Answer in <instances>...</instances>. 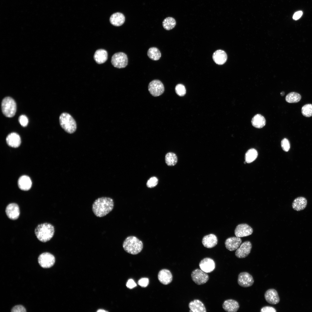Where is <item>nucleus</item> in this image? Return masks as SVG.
I'll use <instances>...</instances> for the list:
<instances>
[{
	"label": "nucleus",
	"instance_id": "nucleus-1",
	"mask_svg": "<svg viewBox=\"0 0 312 312\" xmlns=\"http://www.w3.org/2000/svg\"><path fill=\"white\" fill-rule=\"evenodd\" d=\"M114 205V202L112 198L106 197L99 198L93 202L92 211L96 217H102L112 211Z\"/></svg>",
	"mask_w": 312,
	"mask_h": 312
},
{
	"label": "nucleus",
	"instance_id": "nucleus-2",
	"mask_svg": "<svg viewBox=\"0 0 312 312\" xmlns=\"http://www.w3.org/2000/svg\"><path fill=\"white\" fill-rule=\"evenodd\" d=\"M54 232L53 226L47 223L38 225L35 230V233L37 238L43 242L50 240L53 237Z\"/></svg>",
	"mask_w": 312,
	"mask_h": 312
},
{
	"label": "nucleus",
	"instance_id": "nucleus-3",
	"mask_svg": "<svg viewBox=\"0 0 312 312\" xmlns=\"http://www.w3.org/2000/svg\"><path fill=\"white\" fill-rule=\"evenodd\" d=\"M122 246L124 250L127 252L132 255H136L142 250L143 244L142 242L137 237L131 236L125 239Z\"/></svg>",
	"mask_w": 312,
	"mask_h": 312
},
{
	"label": "nucleus",
	"instance_id": "nucleus-4",
	"mask_svg": "<svg viewBox=\"0 0 312 312\" xmlns=\"http://www.w3.org/2000/svg\"><path fill=\"white\" fill-rule=\"evenodd\" d=\"M60 126L66 132L69 133H74L77 129L76 122L72 116L68 113H62L59 117Z\"/></svg>",
	"mask_w": 312,
	"mask_h": 312
},
{
	"label": "nucleus",
	"instance_id": "nucleus-5",
	"mask_svg": "<svg viewBox=\"0 0 312 312\" xmlns=\"http://www.w3.org/2000/svg\"><path fill=\"white\" fill-rule=\"evenodd\" d=\"M1 109L2 113L6 117H13L16 110V104L15 101L10 96L4 98L1 102Z\"/></svg>",
	"mask_w": 312,
	"mask_h": 312
},
{
	"label": "nucleus",
	"instance_id": "nucleus-6",
	"mask_svg": "<svg viewBox=\"0 0 312 312\" xmlns=\"http://www.w3.org/2000/svg\"><path fill=\"white\" fill-rule=\"evenodd\" d=\"M111 62L113 66L116 68H125L128 64L127 56L122 52L116 53L112 56Z\"/></svg>",
	"mask_w": 312,
	"mask_h": 312
},
{
	"label": "nucleus",
	"instance_id": "nucleus-7",
	"mask_svg": "<svg viewBox=\"0 0 312 312\" xmlns=\"http://www.w3.org/2000/svg\"><path fill=\"white\" fill-rule=\"evenodd\" d=\"M148 89L153 96L156 97L163 93L164 88L163 84L161 81L155 79L149 83Z\"/></svg>",
	"mask_w": 312,
	"mask_h": 312
},
{
	"label": "nucleus",
	"instance_id": "nucleus-8",
	"mask_svg": "<svg viewBox=\"0 0 312 312\" xmlns=\"http://www.w3.org/2000/svg\"><path fill=\"white\" fill-rule=\"evenodd\" d=\"M55 261L54 256L51 253L46 252L40 255L38 258V262L43 268H49L54 264Z\"/></svg>",
	"mask_w": 312,
	"mask_h": 312
},
{
	"label": "nucleus",
	"instance_id": "nucleus-9",
	"mask_svg": "<svg viewBox=\"0 0 312 312\" xmlns=\"http://www.w3.org/2000/svg\"><path fill=\"white\" fill-rule=\"evenodd\" d=\"M191 276L193 281L198 285H201L206 283L209 279L208 274L199 269L194 270L192 272Z\"/></svg>",
	"mask_w": 312,
	"mask_h": 312
},
{
	"label": "nucleus",
	"instance_id": "nucleus-10",
	"mask_svg": "<svg viewBox=\"0 0 312 312\" xmlns=\"http://www.w3.org/2000/svg\"><path fill=\"white\" fill-rule=\"evenodd\" d=\"M237 283L240 286L243 287H250L253 285L254 280L252 276L249 273L246 272H243L239 274Z\"/></svg>",
	"mask_w": 312,
	"mask_h": 312
},
{
	"label": "nucleus",
	"instance_id": "nucleus-11",
	"mask_svg": "<svg viewBox=\"0 0 312 312\" xmlns=\"http://www.w3.org/2000/svg\"><path fill=\"white\" fill-rule=\"evenodd\" d=\"M252 245L249 241L243 242L236 251L235 256L238 258H244L247 257L250 253Z\"/></svg>",
	"mask_w": 312,
	"mask_h": 312
},
{
	"label": "nucleus",
	"instance_id": "nucleus-12",
	"mask_svg": "<svg viewBox=\"0 0 312 312\" xmlns=\"http://www.w3.org/2000/svg\"><path fill=\"white\" fill-rule=\"evenodd\" d=\"M252 229L246 224H242L237 225L235 230L236 236L239 237H246L252 234Z\"/></svg>",
	"mask_w": 312,
	"mask_h": 312
},
{
	"label": "nucleus",
	"instance_id": "nucleus-13",
	"mask_svg": "<svg viewBox=\"0 0 312 312\" xmlns=\"http://www.w3.org/2000/svg\"><path fill=\"white\" fill-rule=\"evenodd\" d=\"M5 212L7 216L10 219L12 220L17 219L20 213L18 205L15 203L9 204L6 208Z\"/></svg>",
	"mask_w": 312,
	"mask_h": 312
},
{
	"label": "nucleus",
	"instance_id": "nucleus-14",
	"mask_svg": "<svg viewBox=\"0 0 312 312\" xmlns=\"http://www.w3.org/2000/svg\"><path fill=\"white\" fill-rule=\"evenodd\" d=\"M199 266L201 270L207 273L212 272L215 268V263L212 259L205 258L202 260L199 263Z\"/></svg>",
	"mask_w": 312,
	"mask_h": 312
},
{
	"label": "nucleus",
	"instance_id": "nucleus-15",
	"mask_svg": "<svg viewBox=\"0 0 312 312\" xmlns=\"http://www.w3.org/2000/svg\"><path fill=\"white\" fill-rule=\"evenodd\" d=\"M264 298L268 303L272 304H276L280 301V298L277 291L274 289H270L265 292Z\"/></svg>",
	"mask_w": 312,
	"mask_h": 312
},
{
	"label": "nucleus",
	"instance_id": "nucleus-16",
	"mask_svg": "<svg viewBox=\"0 0 312 312\" xmlns=\"http://www.w3.org/2000/svg\"><path fill=\"white\" fill-rule=\"evenodd\" d=\"M242 240L240 237H233L227 239L225 242V245L227 249L230 251L237 250L240 246Z\"/></svg>",
	"mask_w": 312,
	"mask_h": 312
},
{
	"label": "nucleus",
	"instance_id": "nucleus-17",
	"mask_svg": "<svg viewBox=\"0 0 312 312\" xmlns=\"http://www.w3.org/2000/svg\"><path fill=\"white\" fill-rule=\"evenodd\" d=\"M158 278L161 283L164 285H167L172 282V276L169 270L163 269L159 272L158 275Z\"/></svg>",
	"mask_w": 312,
	"mask_h": 312
},
{
	"label": "nucleus",
	"instance_id": "nucleus-18",
	"mask_svg": "<svg viewBox=\"0 0 312 312\" xmlns=\"http://www.w3.org/2000/svg\"><path fill=\"white\" fill-rule=\"evenodd\" d=\"M6 142L8 145L13 148H17L21 144V139L19 135L15 132L9 134L6 138Z\"/></svg>",
	"mask_w": 312,
	"mask_h": 312
},
{
	"label": "nucleus",
	"instance_id": "nucleus-19",
	"mask_svg": "<svg viewBox=\"0 0 312 312\" xmlns=\"http://www.w3.org/2000/svg\"><path fill=\"white\" fill-rule=\"evenodd\" d=\"M239 305L238 302L235 300L230 299L225 300L222 304V308L226 311L235 312L239 309Z\"/></svg>",
	"mask_w": 312,
	"mask_h": 312
},
{
	"label": "nucleus",
	"instance_id": "nucleus-20",
	"mask_svg": "<svg viewBox=\"0 0 312 312\" xmlns=\"http://www.w3.org/2000/svg\"><path fill=\"white\" fill-rule=\"evenodd\" d=\"M202 243L204 246L206 248H213L217 244V238L214 234H209L203 237L202 240Z\"/></svg>",
	"mask_w": 312,
	"mask_h": 312
},
{
	"label": "nucleus",
	"instance_id": "nucleus-21",
	"mask_svg": "<svg viewBox=\"0 0 312 312\" xmlns=\"http://www.w3.org/2000/svg\"><path fill=\"white\" fill-rule=\"evenodd\" d=\"M189 307L190 309L189 312H206L205 307L203 304L198 299H195L191 301L189 304Z\"/></svg>",
	"mask_w": 312,
	"mask_h": 312
},
{
	"label": "nucleus",
	"instance_id": "nucleus-22",
	"mask_svg": "<svg viewBox=\"0 0 312 312\" xmlns=\"http://www.w3.org/2000/svg\"><path fill=\"white\" fill-rule=\"evenodd\" d=\"M212 58L213 61L216 64L222 65L226 62L227 57L226 53L224 51L218 50L213 53Z\"/></svg>",
	"mask_w": 312,
	"mask_h": 312
},
{
	"label": "nucleus",
	"instance_id": "nucleus-23",
	"mask_svg": "<svg viewBox=\"0 0 312 312\" xmlns=\"http://www.w3.org/2000/svg\"><path fill=\"white\" fill-rule=\"evenodd\" d=\"M307 205V200L304 197L300 196L296 198L293 201L292 205L293 209L297 211L304 209Z\"/></svg>",
	"mask_w": 312,
	"mask_h": 312
},
{
	"label": "nucleus",
	"instance_id": "nucleus-24",
	"mask_svg": "<svg viewBox=\"0 0 312 312\" xmlns=\"http://www.w3.org/2000/svg\"><path fill=\"white\" fill-rule=\"evenodd\" d=\"M18 185L19 187L21 190L27 191L31 188L32 182L29 177L24 175L21 176L18 179Z\"/></svg>",
	"mask_w": 312,
	"mask_h": 312
},
{
	"label": "nucleus",
	"instance_id": "nucleus-25",
	"mask_svg": "<svg viewBox=\"0 0 312 312\" xmlns=\"http://www.w3.org/2000/svg\"><path fill=\"white\" fill-rule=\"evenodd\" d=\"M110 21L112 24L116 26H119L124 23L125 17L120 12H116L112 14L110 17Z\"/></svg>",
	"mask_w": 312,
	"mask_h": 312
},
{
	"label": "nucleus",
	"instance_id": "nucleus-26",
	"mask_svg": "<svg viewBox=\"0 0 312 312\" xmlns=\"http://www.w3.org/2000/svg\"><path fill=\"white\" fill-rule=\"evenodd\" d=\"M108 54L106 51L104 49H100L96 50L95 52L94 58L98 64H102L105 62L107 59Z\"/></svg>",
	"mask_w": 312,
	"mask_h": 312
},
{
	"label": "nucleus",
	"instance_id": "nucleus-27",
	"mask_svg": "<svg viewBox=\"0 0 312 312\" xmlns=\"http://www.w3.org/2000/svg\"><path fill=\"white\" fill-rule=\"evenodd\" d=\"M251 123L254 127L258 129L262 128L266 124V120L263 116L261 114H258L255 115L252 118Z\"/></svg>",
	"mask_w": 312,
	"mask_h": 312
},
{
	"label": "nucleus",
	"instance_id": "nucleus-28",
	"mask_svg": "<svg viewBox=\"0 0 312 312\" xmlns=\"http://www.w3.org/2000/svg\"><path fill=\"white\" fill-rule=\"evenodd\" d=\"M165 161L166 164L169 166L175 165L178 161L177 157L176 154L173 152H169L166 155Z\"/></svg>",
	"mask_w": 312,
	"mask_h": 312
},
{
	"label": "nucleus",
	"instance_id": "nucleus-29",
	"mask_svg": "<svg viewBox=\"0 0 312 312\" xmlns=\"http://www.w3.org/2000/svg\"><path fill=\"white\" fill-rule=\"evenodd\" d=\"M148 57L152 60H157L161 57V53L158 49L155 47L150 48L147 53Z\"/></svg>",
	"mask_w": 312,
	"mask_h": 312
},
{
	"label": "nucleus",
	"instance_id": "nucleus-30",
	"mask_svg": "<svg viewBox=\"0 0 312 312\" xmlns=\"http://www.w3.org/2000/svg\"><path fill=\"white\" fill-rule=\"evenodd\" d=\"M176 22L174 18L172 17H168L163 21L162 25L164 28L167 30L173 29L175 26Z\"/></svg>",
	"mask_w": 312,
	"mask_h": 312
},
{
	"label": "nucleus",
	"instance_id": "nucleus-31",
	"mask_svg": "<svg viewBox=\"0 0 312 312\" xmlns=\"http://www.w3.org/2000/svg\"><path fill=\"white\" fill-rule=\"evenodd\" d=\"M257 155L258 153L256 150L254 148H251L245 154V161L248 163H250L256 159Z\"/></svg>",
	"mask_w": 312,
	"mask_h": 312
},
{
	"label": "nucleus",
	"instance_id": "nucleus-32",
	"mask_svg": "<svg viewBox=\"0 0 312 312\" xmlns=\"http://www.w3.org/2000/svg\"><path fill=\"white\" fill-rule=\"evenodd\" d=\"M301 98V96L299 93L293 92L288 94L286 96L285 99L288 103H296L300 100Z\"/></svg>",
	"mask_w": 312,
	"mask_h": 312
},
{
	"label": "nucleus",
	"instance_id": "nucleus-33",
	"mask_svg": "<svg viewBox=\"0 0 312 312\" xmlns=\"http://www.w3.org/2000/svg\"><path fill=\"white\" fill-rule=\"evenodd\" d=\"M301 112L306 117L312 116V104H308L304 105L302 108Z\"/></svg>",
	"mask_w": 312,
	"mask_h": 312
},
{
	"label": "nucleus",
	"instance_id": "nucleus-34",
	"mask_svg": "<svg viewBox=\"0 0 312 312\" xmlns=\"http://www.w3.org/2000/svg\"><path fill=\"white\" fill-rule=\"evenodd\" d=\"M175 90L177 95L180 96H184L186 93L185 88L183 84H179L175 87Z\"/></svg>",
	"mask_w": 312,
	"mask_h": 312
},
{
	"label": "nucleus",
	"instance_id": "nucleus-35",
	"mask_svg": "<svg viewBox=\"0 0 312 312\" xmlns=\"http://www.w3.org/2000/svg\"><path fill=\"white\" fill-rule=\"evenodd\" d=\"M158 179L155 177H151L147 181L146 183L147 186L150 188H151L156 186L158 183Z\"/></svg>",
	"mask_w": 312,
	"mask_h": 312
},
{
	"label": "nucleus",
	"instance_id": "nucleus-36",
	"mask_svg": "<svg viewBox=\"0 0 312 312\" xmlns=\"http://www.w3.org/2000/svg\"><path fill=\"white\" fill-rule=\"evenodd\" d=\"M281 144L283 151L285 152L289 151L290 148V144L287 139L284 138L281 141Z\"/></svg>",
	"mask_w": 312,
	"mask_h": 312
},
{
	"label": "nucleus",
	"instance_id": "nucleus-37",
	"mask_svg": "<svg viewBox=\"0 0 312 312\" xmlns=\"http://www.w3.org/2000/svg\"><path fill=\"white\" fill-rule=\"evenodd\" d=\"M18 121L21 125L23 127L27 126L28 124V120L26 116L22 115L18 118Z\"/></svg>",
	"mask_w": 312,
	"mask_h": 312
},
{
	"label": "nucleus",
	"instance_id": "nucleus-38",
	"mask_svg": "<svg viewBox=\"0 0 312 312\" xmlns=\"http://www.w3.org/2000/svg\"><path fill=\"white\" fill-rule=\"evenodd\" d=\"M149 283V280L147 278H144L140 279L138 282V284L142 287H147Z\"/></svg>",
	"mask_w": 312,
	"mask_h": 312
},
{
	"label": "nucleus",
	"instance_id": "nucleus-39",
	"mask_svg": "<svg viewBox=\"0 0 312 312\" xmlns=\"http://www.w3.org/2000/svg\"><path fill=\"white\" fill-rule=\"evenodd\" d=\"M12 312H25L26 310L25 307L21 305H17L14 307L12 309Z\"/></svg>",
	"mask_w": 312,
	"mask_h": 312
},
{
	"label": "nucleus",
	"instance_id": "nucleus-40",
	"mask_svg": "<svg viewBox=\"0 0 312 312\" xmlns=\"http://www.w3.org/2000/svg\"><path fill=\"white\" fill-rule=\"evenodd\" d=\"M261 312H276V309L273 307L266 306L263 307L260 310Z\"/></svg>",
	"mask_w": 312,
	"mask_h": 312
},
{
	"label": "nucleus",
	"instance_id": "nucleus-41",
	"mask_svg": "<svg viewBox=\"0 0 312 312\" xmlns=\"http://www.w3.org/2000/svg\"><path fill=\"white\" fill-rule=\"evenodd\" d=\"M127 287L129 289H131L137 286L136 283L134 280L131 279H129L126 284Z\"/></svg>",
	"mask_w": 312,
	"mask_h": 312
},
{
	"label": "nucleus",
	"instance_id": "nucleus-42",
	"mask_svg": "<svg viewBox=\"0 0 312 312\" xmlns=\"http://www.w3.org/2000/svg\"><path fill=\"white\" fill-rule=\"evenodd\" d=\"M302 12L301 11H298L296 12L294 15L293 18L295 20L299 19L302 16Z\"/></svg>",
	"mask_w": 312,
	"mask_h": 312
},
{
	"label": "nucleus",
	"instance_id": "nucleus-43",
	"mask_svg": "<svg viewBox=\"0 0 312 312\" xmlns=\"http://www.w3.org/2000/svg\"><path fill=\"white\" fill-rule=\"evenodd\" d=\"M97 312H106V311L103 309H99L97 311Z\"/></svg>",
	"mask_w": 312,
	"mask_h": 312
},
{
	"label": "nucleus",
	"instance_id": "nucleus-44",
	"mask_svg": "<svg viewBox=\"0 0 312 312\" xmlns=\"http://www.w3.org/2000/svg\"><path fill=\"white\" fill-rule=\"evenodd\" d=\"M284 94H285V93L283 92H282L281 93V94L282 96H283L284 95Z\"/></svg>",
	"mask_w": 312,
	"mask_h": 312
}]
</instances>
